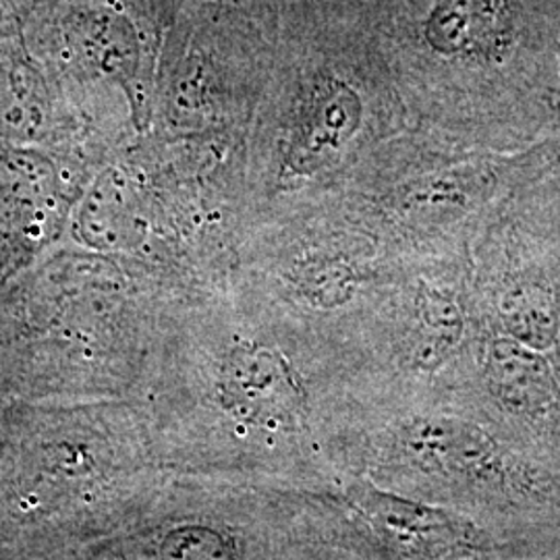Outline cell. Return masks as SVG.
Returning a JSON list of instances; mask_svg holds the SVG:
<instances>
[{
    "instance_id": "5b68a950",
    "label": "cell",
    "mask_w": 560,
    "mask_h": 560,
    "mask_svg": "<svg viewBox=\"0 0 560 560\" xmlns=\"http://www.w3.org/2000/svg\"><path fill=\"white\" fill-rule=\"evenodd\" d=\"M494 330L560 365V289L536 268H506L490 289Z\"/></svg>"
},
{
    "instance_id": "7c38bea8",
    "label": "cell",
    "mask_w": 560,
    "mask_h": 560,
    "mask_svg": "<svg viewBox=\"0 0 560 560\" xmlns=\"http://www.w3.org/2000/svg\"><path fill=\"white\" fill-rule=\"evenodd\" d=\"M217 2H237V0H217Z\"/></svg>"
},
{
    "instance_id": "6da1fadb",
    "label": "cell",
    "mask_w": 560,
    "mask_h": 560,
    "mask_svg": "<svg viewBox=\"0 0 560 560\" xmlns=\"http://www.w3.org/2000/svg\"><path fill=\"white\" fill-rule=\"evenodd\" d=\"M397 453L428 478L515 504H559L560 478L525 459L474 421L420 416L397 436Z\"/></svg>"
},
{
    "instance_id": "3957f363",
    "label": "cell",
    "mask_w": 560,
    "mask_h": 560,
    "mask_svg": "<svg viewBox=\"0 0 560 560\" xmlns=\"http://www.w3.org/2000/svg\"><path fill=\"white\" fill-rule=\"evenodd\" d=\"M481 382L509 418L544 421L560 411V365L550 355L492 330L481 340Z\"/></svg>"
},
{
    "instance_id": "8fae6325",
    "label": "cell",
    "mask_w": 560,
    "mask_h": 560,
    "mask_svg": "<svg viewBox=\"0 0 560 560\" xmlns=\"http://www.w3.org/2000/svg\"><path fill=\"white\" fill-rule=\"evenodd\" d=\"M162 557L168 559H222L229 552L221 534L206 527H185L171 532L162 541Z\"/></svg>"
},
{
    "instance_id": "277c9868",
    "label": "cell",
    "mask_w": 560,
    "mask_h": 560,
    "mask_svg": "<svg viewBox=\"0 0 560 560\" xmlns=\"http://www.w3.org/2000/svg\"><path fill=\"white\" fill-rule=\"evenodd\" d=\"M363 122L360 94L337 78L314 81L303 96L291 131L284 166L293 177H312L330 166L358 136Z\"/></svg>"
},
{
    "instance_id": "4fadbf2b",
    "label": "cell",
    "mask_w": 560,
    "mask_h": 560,
    "mask_svg": "<svg viewBox=\"0 0 560 560\" xmlns=\"http://www.w3.org/2000/svg\"><path fill=\"white\" fill-rule=\"evenodd\" d=\"M559 57H560V50H559Z\"/></svg>"
},
{
    "instance_id": "8992f818",
    "label": "cell",
    "mask_w": 560,
    "mask_h": 560,
    "mask_svg": "<svg viewBox=\"0 0 560 560\" xmlns=\"http://www.w3.org/2000/svg\"><path fill=\"white\" fill-rule=\"evenodd\" d=\"M515 0H434L423 40L442 57L494 59L515 30Z\"/></svg>"
},
{
    "instance_id": "ba28073f",
    "label": "cell",
    "mask_w": 560,
    "mask_h": 560,
    "mask_svg": "<svg viewBox=\"0 0 560 560\" xmlns=\"http://www.w3.org/2000/svg\"><path fill=\"white\" fill-rule=\"evenodd\" d=\"M224 400L249 418L291 421L301 409L300 382L272 351H237L224 368Z\"/></svg>"
},
{
    "instance_id": "7a4b0ae2",
    "label": "cell",
    "mask_w": 560,
    "mask_h": 560,
    "mask_svg": "<svg viewBox=\"0 0 560 560\" xmlns=\"http://www.w3.org/2000/svg\"><path fill=\"white\" fill-rule=\"evenodd\" d=\"M349 499L402 557L486 559L497 550L488 532L453 509L390 494L368 481L355 483Z\"/></svg>"
},
{
    "instance_id": "9c48e42d",
    "label": "cell",
    "mask_w": 560,
    "mask_h": 560,
    "mask_svg": "<svg viewBox=\"0 0 560 560\" xmlns=\"http://www.w3.org/2000/svg\"><path fill=\"white\" fill-rule=\"evenodd\" d=\"M471 339V312L455 282H423L413 301L409 355L416 368L436 372L460 355Z\"/></svg>"
},
{
    "instance_id": "52a82bcc",
    "label": "cell",
    "mask_w": 560,
    "mask_h": 560,
    "mask_svg": "<svg viewBox=\"0 0 560 560\" xmlns=\"http://www.w3.org/2000/svg\"><path fill=\"white\" fill-rule=\"evenodd\" d=\"M511 164L494 161L460 162L442 166L416 180L405 194V208L423 224L448 226L478 212L492 200Z\"/></svg>"
},
{
    "instance_id": "30bf717a",
    "label": "cell",
    "mask_w": 560,
    "mask_h": 560,
    "mask_svg": "<svg viewBox=\"0 0 560 560\" xmlns=\"http://www.w3.org/2000/svg\"><path fill=\"white\" fill-rule=\"evenodd\" d=\"M90 52L96 55L102 65L110 62H127L131 55H136L133 32L127 30V21L115 15H101L90 20Z\"/></svg>"
}]
</instances>
